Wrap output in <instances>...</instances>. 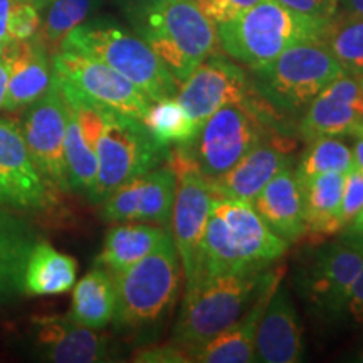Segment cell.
<instances>
[{
	"mask_svg": "<svg viewBox=\"0 0 363 363\" xmlns=\"http://www.w3.org/2000/svg\"><path fill=\"white\" fill-rule=\"evenodd\" d=\"M116 286L111 272L96 266L72 286L69 316L86 328L101 330L115 318Z\"/></svg>",
	"mask_w": 363,
	"mask_h": 363,
	"instance_id": "27",
	"label": "cell"
},
{
	"mask_svg": "<svg viewBox=\"0 0 363 363\" xmlns=\"http://www.w3.org/2000/svg\"><path fill=\"white\" fill-rule=\"evenodd\" d=\"M362 208H363V172L358 169L357 165H353L352 169L345 174L343 197H342L343 229L350 224L358 214H360Z\"/></svg>",
	"mask_w": 363,
	"mask_h": 363,
	"instance_id": "35",
	"label": "cell"
},
{
	"mask_svg": "<svg viewBox=\"0 0 363 363\" xmlns=\"http://www.w3.org/2000/svg\"><path fill=\"white\" fill-rule=\"evenodd\" d=\"M59 49H69L104 62L131 81L150 101L177 96L179 81L160 57L140 35L115 22L86 21L66 35Z\"/></svg>",
	"mask_w": 363,
	"mask_h": 363,
	"instance_id": "3",
	"label": "cell"
},
{
	"mask_svg": "<svg viewBox=\"0 0 363 363\" xmlns=\"http://www.w3.org/2000/svg\"><path fill=\"white\" fill-rule=\"evenodd\" d=\"M251 203L272 233L288 244L305 238L303 192L293 167H286L272 177Z\"/></svg>",
	"mask_w": 363,
	"mask_h": 363,
	"instance_id": "22",
	"label": "cell"
},
{
	"mask_svg": "<svg viewBox=\"0 0 363 363\" xmlns=\"http://www.w3.org/2000/svg\"><path fill=\"white\" fill-rule=\"evenodd\" d=\"M363 267V247L342 235L335 242L313 247L301 271V291L308 301L328 315L347 310L352 286Z\"/></svg>",
	"mask_w": 363,
	"mask_h": 363,
	"instance_id": "14",
	"label": "cell"
},
{
	"mask_svg": "<svg viewBox=\"0 0 363 363\" xmlns=\"http://www.w3.org/2000/svg\"><path fill=\"white\" fill-rule=\"evenodd\" d=\"M251 71L254 88L283 116L305 110L345 72L323 39H306L289 45L269 65Z\"/></svg>",
	"mask_w": 363,
	"mask_h": 363,
	"instance_id": "7",
	"label": "cell"
},
{
	"mask_svg": "<svg viewBox=\"0 0 363 363\" xmlns=\"http://www.w3.org/2000/svg\"><path fill=\"white\" fill-rule=\"evenodd\" d=\"M11 56V72L2 106L6 113L24 111L44 96L52 83V54L38 35L24 43H12Z\"/></svg>",
	"mask_w": 363,
	"mask_h": 363,
	"instance_id": "21",
	"label": "cell"
},
{
	"mask_svg": "<svg viewBox=\"0 0 363 363\" xmlns=\"http://www.w3.org/2000/svg\"><path fill=\"white\" fill-rule=\"evenodd\" d=\"M78 276V262L57 251L48 240H35L27 257L22 291L27 296H54L71 291Z\"/></svg>",
	"mask_w": 363,
	"mask_h": 363,
	"instance_id": "26",
	"label": "cell"
},
{
	"mask_svg": "<svg viewBox=\"0 0 363 363\" xmlns=\"http://www.w3.org/2000/svg\"><path fill=\"white\" fill-rule=\"evenodd\" d=\"M38 7L27 0H16L7 19V33L13 43H24L39 34L43 16Z\"/></svg>",
	"mask_w": 363,
	"mask_h": 363,
	"instance_id": "34",
	"label": "cell"
},
{
	"mask_svg": "<svg viewBox=\"0 0 363 363\" xmlns=\"http://www.w3.org/2000/svg\"><path fill=\"white\" fill-rule=\"evenodd\" d=\"M167 165L177 175V192L170 217V233L184 269L185 288L201 278L203 238L214 194L207 179L190 162L184 147L170 150Z\"/></svg>",
	"mask_w": 363,
	"mask_h": 363,
	"instance_id": "10",
	"label": "cell"
},
{
	"mask_svg": "<svg viewBox=\"0 0 363 363\" xmlns=\"http://www.w3.org/2000/svg\"><path fill=\"white\" fill-rule=\"evenodd\" d=\"M30 160L52 194L69 190L65 160L66 101L54 79L34 104L24 110L19 121Z\"/></svg>",
	"mask_w": 363,
	"mask_h": 363,
	"instance_id": "11",
	"label": "cell"
},
{
	"mask_svg": "<svg viewBox=\"0 0 363 363\" xmlns=\"http://www.w3.org/2000/svg\"><path fill=\"white\" fill-rule=\"evenodd\" d=\"M330 21L301 16L276 0H259L235 19L217 26L220 49L249 69L274 61L289 45L321 39Z\"/></svg>",
	"mask_w": 363,
	"mask_h": 363,
	"instance_id": "4",
	"label": "cell"
},
{
	"mask_svg": "<svg viewBox=\"0 0 363 363\" xmlns=\"http://www.w3.org/2000/svg\"><path fill=\"white\" fill-rule=\"evenodd\" d=\"M11 43H13V40H2V39H0V57H2L4 54L7 52V49H9V45H11Z\"/></svg>",
	"mask_w": 363,
	"mask_h": 363,
	"instance_id": "47",
	"label": "cell"
},
{
	"mask_svg": "<svg viewBox=\"0 0 363 363\" xmlns=\"http://www.w3.org/2000/svg\"><path fill=\"white\" fill-rule=\"evenodd\" d=\"M355 136V145H353V158H355V165L363 172V125L353 131Z\"/></svg>",
	"mask_w": 363,
	"mask_h": 363,
	"instance_id": "42",
	"label": "cell"
},
{
	"mask_svg": "<svg viewBox=\"0 0 363 363\" xmlns=\"http://www.w3.org/2000/svg\"><path fill=\"white\" fill-rule=\"evenodd\" d=\"M52 74L94 103L135 120L142 121L152 103L113 67L69 49H59L52 54Z\"/></svg>",
	"mask_w": 363,
	"mask_h": 363,
	"instance_id": "13",
	"label": "cell"
},
{
	"mask_svg": "<svg viewBox=\"0 0 363 363\" xmlns=\"http://www.w3.org/2000/svg\"><path fill=\"white\" fill-rule=\"evenodd\" d=\"M13 2L16 0H0V39L2 40H11L7 33V19Z\"/></svg>",
	"mask_w": 363,
	"mask_h": 363,
	"instance_id": "41",
	"label": "cell"
},
{
	"mask_svg": "<svg viewBox=\"0 0 363 363\" xmlns=\"http://www.w3.org/2000/svg\"><path fill=\"white\" fill-rule=\"evenodd\" d=\"M125 13L179 84L220 49L217 26L195 0H158Z\"/></svg>",
	"mask_w": 363,
	"mask_h": 363,
	"instance_id": "1",
	"label": "cell"
},
{
	"mask_svg": "<svg viewBox=\"0 0 363 363\" xmlns=\"http://www.w3.org/2000/svg\"><path fill=\"white\" fill-rule=\"evenodd\" d=\"M169 153L170 147L157 143L143 121L106 108L96 147V187L91 201L103 202L121 184L163 165Z\"/></svg>",
	"mask_w": 363,
	"mask_h": 363,
	"instance_id": "9",
	"label": "cell"
},
{
	"mask_svg": "<svg viewBox=\"0 0 363 363\" xmlns=\"http://www.w3.org/2000/svg\"><path fill=\"white\" fill-rule=\"evenodd\" d=\"M153 2H158V0H120L121 7H123L125 12L135 11V9H140V7H145V6H150V4H153Z\"/></svg>",
	"mask_w": 363,
	"mask_h": 363,
	"instance_id": "45",
	"label": "cell"
},
{
	"mask_svg": "<svg viewBox=\"0 0 363 363\" xmlns=\"http://www.w3.org/2000/svg\"><path fill=\"white\" fill-rule=\"evenodd\" d=\"M256 362L296 363L305 353L303 330L298 311L283 286L276 288L256 335Z\"/></svg>",
	"mask_w": 363,
	"mask_h": 363,
	"instance_id": "20",
	"label": "cell"
},
{
	"mask_svg": "<svg viewBox=\"0 0 363 363\" xmlns=\"http://www.w3.org/2000/svg\"><path fill=\"white\" fill-rule=\"evenodd\" d=\"M288 246L266 225L251 202L214 197L203 238L201 278L266 269L284 256Z\"/></svg>",
	"mask_w": 363,
	"mask_h": 363,
	"instance_id": "2",
	"label": "cell"
},
{
	"mask_svg": "<svg viewBox=\"0 0 363 363\" xmlns=\"http://www.w3.org/2000/svg\"><path fill=\"white\" fill-rule=\"evenodd\" d=\"M283 130L272 131L244 155L233 169L207 180L214 197L251 202L262 187L286 167H291L296 142Z\"/></svg>",
	"mask_w": 363,
	"mask_h": 363,
	"instance_id": "17",
	"label": "cell"
},
{
	"mask_svg": "<svg viewBox=\"0 0 363 363\" xmlns=\"http://www.w3.org/2000/svg\"><path fill=\"white\" fill-rule=\"evenodd\" d=\"M343 235H347V238L353 239V240H355V242H358V244H360V246L363 247V233H357V234H343Z\"/></svg>",
	"mask_w": 363,
	"mask_h": 363,
	"instance_id": "48",
	"label": "cell"
},
{
	"mask_svg": "<svg viewBox=\"0 0 363 363\" xmlns=\"http://www.w3.org/2000/svg\"><path fill=\"white\" fill-rule=\"evenodd\" d=\"M266 271L208 274L185 288L172 342L190 350L234 325L252 303Z\"/></svg>",
	"mask_w": 363,
	"mask_h": 363,
	"instance_id": "6",
	"label": "cell"
},
{
	"mask_svg": "<svg viewBox=\"0 0 363 363\" xmlns=\"http://www.w3.org/2000/svg\"><path fill=\"white\" fill-rule=\"evenodd\" d=\"M175 98L199 126L227 104L271 106L254 88L251 76L235 62L219 56V52L195 67L192 74L180 83Z\"/></svg>",
	"mask_w": 363,
	"mask_h": 363,
	"instance_id": "12",
	"label": "cell"
},
{
	"mask_svg": "<svg viewBox=\"0 0 363 363\" xmlns=\"http://www.w3.org/2000/svg\"><path fill=\"white\" fill-rule=\"evenodd\" d=\"M11 48H12V43H11V45H9L7 52L0 57V111H2L4 101H6L9 72H11V61H12Z\"/></svg>",
	"mask_w": 363,
	"mask_h": 363,
	"instance_id": "40",
	"label": "cell"
},
{
	"mask_svg": "<svg viewBox=\"0 0 363 363\" xmlns=\"http://www.w3.org/2000/svg\"><path fill=\"white\" fill-rule=\"evenodd\" d=\"M338 7H342L343 16L363 17V0H340Z\"/></svg>",
	"mask_w": 363,
	"mask_h": 363,
	"instance_id": "43",
	"label": "cell"
},
{
	"mask_svg": "<svg viewBox=\"0 0 363 363\" xmlns=\"http://www.w3.org/2000/svg\"><path fill=\"white\" fill-rule=\"evenodd\" d=\"M347 310L350 311L352 318L358 325H363V267L360 274L357 276L355 283L352 286L350 298H348L347 303Z\"/></svg>",
	"mask_w": 363,
	"mask_h": 363,
	"instance_id": "39",
	"label": "cell"
},
{
	"mask_svg": "<svg viewBox=\"0 0 363 363\" xmlns=\"http://www.w3.org/2000/svg\"><path fill=\"white\" fill-rule=\"evenodd\" d=\"M35 240L33 225L21 212L0 207V305L24 294L22 278Z\"/></svg>",
	"mask_w": 363,
	"mask_h": 363,
	"instance_id": "23",
	"label": "cell"
},
{
	"mask_svg": "<svg viewBox=\"0 0 363 363\" xmlns=\"http://www.w3.org/2000/svg\"><path fill=\"white\" fill-rule=\"evenodd\" d=\"M289 11L318 21H331L338 13V0H276Z\"/></svg>",
	"mask_w": 363,
	"mask_h": 363,
	"instance_id": "38",
	"label": "cell"
},
{
	"mask_svg": "<svg viewBox=\"0 0 363 363\" xmlns=\"http://www.w3.org/2000/svg\"><path fill=\"white\" fill-rule=\"evenodd\" d=\"M305 235L328 238L342 234V197L345 174H321L301 182Z\"/></svg>",
	"mask_w": 363,
	"mask_h": 363,
	"instance_id": "25",
	"label": "cell"
},
{
	"mask_svg": "<svg viewBox=\"0 0 363 363\" xmlns=\"http://www.w3.org/2000/svg\"><path fill=\"white\" fill-rule=\"evenodd\" d=\"M284 267H267L264 279L242 316L208 342L189 350L194 363H249L256 362V335L261 316L276 288L283 279Z\"/></svg>",
	"mask_w": 363,
	"mask_h": 363,
	"instance_id": "19",
	"label": "cell"
},
{
	"mask_svg": "<svg viewBox=\"0 0 363 363\" xmlns=\"http://www.w3.org/2000/svg\"><path fill=\"white\" fill-rule=\"evenodd\" d=\"M357 233H363V208L360 211V214H358L350 224L345 227L342 234H357Z\"/></svg>",
	"mask_w": 363,
	"mask_h": 363,
	"instance_id": "44",
	"label": "cell"
},
{
	"mask_svg": "<svg viewBox=\"0 0 363 363\" xmlns=\"http://www.w3.org/2000/svg\"><path fill=\"white\" fill-rule=\"evenodd\" d=\"M195 2L199 4V7L208 19L219 26L235 19L259 0H195Z\"/></svg>",
	"mask_w": 363,
	"mask_h": 363,
	"instance_id": "36",
	"label": "cell"
},
{
	"mask_svg": "<svg viewBox=\"0 0 363 363\" xmlns=\"http://www.w3.org/2000/svg\"><path fill=\"white\" fill-rule=\"evenodd\" d=\"M169 234L170 227L147 222H115L104 235L103 249L94 262L115 276L155 251Z\"/></svg>",
	"mask_w": 363,
	"mask_h": 363,
	"instance_id": "24",
	"label": "cell"
},
{
	"mask_svg": "<svg viewBox=\"0 0 363 363\" xmlns=\"http://www.w3.org/2000/svg\"><path fill=\"white\" fill-rule=\"evenodd\" d=\"M30 340L40 360L54 363H101L111 360L110 340L69 316H35Z\"/></svg>",
	"mask_w": 363,
	"mask_h": 363,
	"instance_id": "18",
	"label": "cell"
},
{
	"mask_svg": "<svg viewBox=\"0 0 363 363\" xmlns=\"http://www.w3.org/2000/svg\"><path fill=\"white\" fill-rule=\"evenodd\" d=\"M142 121L153 140L163 147L190 145L201 130V126L195 123L194 118L175 96L150 103Z\"/></svg>",
	"mask_w": 363,
	"mask_h": 363,
	"instance_id": "30",
	"label": "cell"
},
{
	"mask_svg": "<svg viewBox=\"0 0 363 363\" xmlns=\"http://www.w3.org/2000/svg\"><path fill=\"white\" fill-rule=\"evenodd\" d=\"M54 194L30 160L19 121L0 116V207L40 212L52 203Z\"/></svg>",
	"mask_w": 363,
	"mask_h": 363,
	"instance_id": "15",
	"label": "cell"
},
{
	"mask_svg": "<svg viewBox=\"0 0 363 363\" xmlns=\"http://www.w3.org/2000/svg\"><path fill=\"white\" fill-rule=\"evenodd\" d=\"M281 116L271 106L227 104L203 121L192 143L180 147L207 180L216 179L272 131L284 130L279 126Z\"/></svg>",
	"mask_w": 363,
	"mask_h": 363,
	"instance_id": "8",
	"label": "cell"
},
{
	"mask_svg": "<svg viewBox=\"0 0 363 363\" xmlns=\"http://www.w3.org/2000/svg\"><path fill=\"white\" fill-rule=\"evenodd\" d=\"M355 360H357V362H362V363H363V348H362L360 352H358V355H357Z\"/></svg>",
	"mask_w": 363,
	"mask_h": 363,
	"instance_id": "49",
	"label": "cell"
},
{
	"mask_svg": "<svg viewBox=\"0 0 363 363\" xmlns=\"http://www.w3.org/2000/svg\"><path fill=\"white\" fill-rule=\"evenodd\" d=\"M182 262L172 233L155 251L113 276L116 286V328L143 331L165 320L180 293Z\"/></svg>",
	"mask_w": 363,
	"mask_h": 363,
	"instance_id": "5",
	"label": "cell"
},
{
	"mask_svg": "<svg viewBox=\"0 0 363 363\" xmlns=\"http://www.w3.org/2000/svg\"><path fill=\"white\" fill-rule=\"evenodd\" d=\"M27 2H30V4H33V6L38 7L40 12H44L45 9H48L49 4L52 2V0H27Z\"/></svg>",
	"mask_w": 363,
	"mask_h": 363,
	"instance_id": "46",
	"label": "cell"
},
{
	"mask_svg": "<svg viewBox=\"0 0 363 363\" xmlns=\"http://www.w3.org/2000/svg\"><path fill=\"white\" fill-rule=\"evenodd\" d=\"M66 101V99H65ZM65 160L69 190L93 197L98 177L96 148L89 143L84 135L78 116L66 103V138H65Z\"/></svg>",
	"mask_w": 363,
	"mask_h": 363,
	"instance_id": "29",
	"label": "cell"
},
{
	"mask_svg": "<svg viewBox=\"0 0 363 363\" xmlns=\"http://www.w3.org/2000/svg\"><path fill=\"white\" fill-rule=\"evenodd\" d=\"M355 165L353 152L337 136H320L308 142L298 167L294 169L299 184L321 174H347Z\"/></svg>",
	"mask_w": 363,
	"mask_h": 363,
	"instance_id": "31",
	"label": "cell"
},
{
	"mask_svg": "<svg viewBox=\"0 0 363 363\" xmlns=\"http://www.w3.org/2000/svg\"><path fill=\"white\" fill-rule=\"evenodd\" d=\"M321 39L345 72L363 76V17L337 13Z\"/></svg>",
	"mask_w": 363,
	"mask_h": 363,
	"instance_id": "32",
	"label": "cell"
},
{
	"mask_svg": "<svg viewBox=\"0 0 363 363\" xmlns=\"http://www.w3.org/2000/svg\"><path fill=\"white\" fill-rule=\"evenodd\" d=\"M99 0H52L43 12L38 38L54 54L72 29L89 19Z\"/></svg>",
	"mask_w": 363,
	"mask_h": 363,
	"instance_id": "33",
	"label": "cell"
},
{
	"mask_svg": "<svg viewBox=\"0 0 363 363\" xmlns=\"http://www.w3.org/2000/svg\"><path fill=\"white\" fill-rule=\"evenodd\" d=\"M131 360L140 363H190V355L187 348L170 342L157 347H145L135 352Z\"/></svg>",
	"mask_w": 363,
	"mask_h": 363,
	"instance_id": "37",
	"label": "cell"
},
{
	"mask_svg": "<svg viewBox=\"0 0 363 363\" xmlns=\"http://www.w3.org/2000/svg\"><path fill=\"white\" fill-rule=\"evenodd\" d=\"M177 175L167 163L121 184L101 202L106 222H153L170 227Z\"/></svg>",
	"mask_w": 363,
	"mask_h": 363,
	"instance_id": "16",
	"label": "cell"
},
{
	"mask_svg": "<svg viewBox=\"0 0 363 363\" xmlns=\"http://www.w3.org/2000/svg\"><path fill=\"white\" fill-rule=\"evenodd\" d=\"M363 125V111L353 104L318 94L306 106L298 125V135L306 142L320 136L353 135Z\"/></svg>",
	"mask_w": 363,
	"mask_h": 363,
	"instance_id": "28",
	"label": "cell"
}]
</instances>
